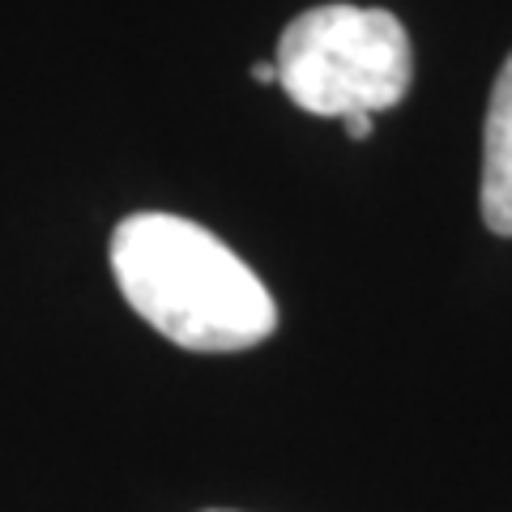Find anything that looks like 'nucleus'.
<instances>
[{
    "instance_id": "1",
    "label": "nucleus",
    "mask_w": 512,
    "mask_h": 512,
    "mask_svg": "<svg viewBox=\"0 0 512 512\" xmlns=\"http://www.w3.org/2000/svg\"><path fill=\"white\" fill-rule=\"evenodd\" d=\"M111 274L146 325L201 355H231L278 329L269 286L201 222L133 214L111 235Z\"/></svg>"
},
{
    "instance_id": "2",
    "label": "nucleus",
    "mask_w": 512,
    "mask_h": 512,
    "mask_svg": "<svg viewBox=\"0 0 512 512\" xmlns=\"http://www.w3.org/2000/svg\"><path fill=\"white\" fill-rule=\"evenodd\" d=\"M278 86L308 116L346 120L355 111H389L414 82L406 26L389 9L320 5L282 30Z\"/></svg>"
},
{
    "instance_id": "3",
    "label": "nucleus",
    "mask_w": 512,
    "mask_h": 512,
    "mask_svg": "<svg viewBox=\"0 0 512 512\" xmlns=\"http://www.w3.org/2000/svg\"><path fill=\"white\" fill-rule=\"evenodd\" d=\"M483 222L512 235V56L495 77L483 128Z\"/></svg>"
},
{
    "instance_id": "4",
    "label": "nucleus",
    "mask_w": 512,
    "mask_h": 512,
    "mask_svg": "<svg viewBox=\"0 0 512 512\" xmlns=\"http://www.w3.org/2000/svg\"><path fill=\"white\" fill-rule=\"evenodd\" d=\"M342 124H346V137H355V141L372 137V116H367V111H355V116H346Z\"/></svg>"
},
{
    "instance_id": "5",
    "label": "nucleus",
    "mask_w": 512,
    "mask_h": 512,
    "mask_svg": "<svg viewBox=\"0 0 512 512\" xmlns=\"http://www.w3.org/2000/svg\"><path fill=\"white\" fill-rule=\"evenodd\" d=\"M252 82L278 86V64H274V60H261V64H252Z\"/></svg>"
},
{
    "instance_id": "6",
    "label": "nucleus",
    "mask_w": 512,
    "mask_h": 512,
    "mask_svg": "<svg viewBox=\"0 0 512 512\" xmlns=\"http://www.w3.org/2000/svg\"><path fill=\"white\" fill-rule=\"evenodd\" d=\"M214 512H222V508H214Z\"/></svg>"
}]
</instances>
